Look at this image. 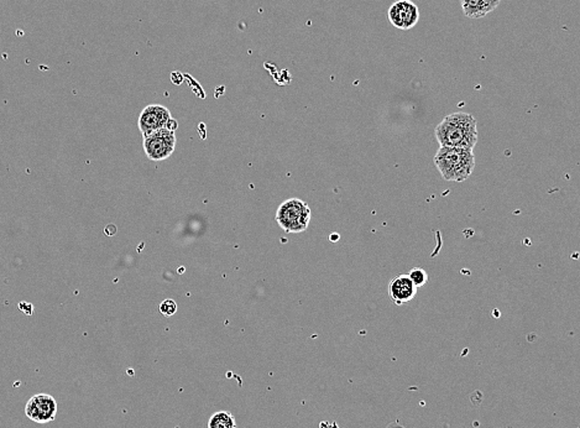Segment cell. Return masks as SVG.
I'll return each mask as SVG.
<instances>
[{"mask_svg":"<svg viewBox=\"0 0 580 428\" xmlns=\"http://www.w3.org/2000/svg\"><path fill=\"white\" fill-rule=\"evenodd\" d=\"M441 146L474 149L478 143V123L468 113H453L438 124L434 130Z\"/></svg>","mask_w":580,"mask_h":428,"instance_id":"1","label":"cell"},{"mask_svg":"<svg viewBox=\"0 0 580 428\" xmlns=\"http://www.w3.org/2000/svg\"><path fill=\"white\" fill-rule=\"evenodd\" d=\"M433 161L443 178L451 182L466 181L476 167V156L471 149L441 146Z\"/></svg>","mask_w":580,"mask_h":428,"instance_id":"2","label":"cell"},{"mask_svg":"<svg viewBox=\"0 0 580 428\" xmlns=\"http://www.w3.org/2000/svg\"><path fill=\"white\" fill-rule=\"evenodd\" d=\"M312 218L309 205L299 198H291L281 203L276 212V222L286 233L299 234L308 228Z\"/></svg>","mask_w":580,"mask_h":428,"instance_id":"3","label":"cell"},{"mask_svg":"<svg viewBox=\"0 0 580 428\" xmlns=\"http://www.w3.org/2000/svg\"><path fill=\"white\" fill-rule=\"evenodd\" d=\"M176 148V135L167 128H162L144 138V150L151 161H163L171 156Z\"/></svg>","mask_w":580,"mask_h":428,"instance_id":"4","label":"cell"},{"mask_svg":"<svg viewBox=\"0 0 580 428\" xmlns=\"http://www.w3.org/2000/svg\"><path fill=\"white\" fill-rule=\"evenodd\" d=\"M25 414L36 424L53 422L58 414V401L48 394H36L25 405Z\"/></svg>","mask_w":580,"mask_h":428,"instance_id":"5","label":"cell"},{"mask_svg":"<svg viewBox=\"0 0 580 428\" xmlns=\"http://www.w3.org/2000/svg\"><path fill=\"white\" fill-rule=\"evenodd\" d=\"M171 119V113L166 107L160 105H150L139 115L138 125L144 138L157 130L166 128V124Z\"/></svg>","mask_w":580,"mask_h":428,"instance_id":"6","label":"cell"},{"mask_svg":"<svg viewBox=\"0 0 580 428\" xmlns=\"http://www.w3.org/2000/svg\"><path fill=\"white\" fill-rule=\"evenodd\" d=\"M389 20L396 29L409 30L419 23V10L411 0H399L389 9Z\"/></svg>","mask_w":580,"mask_h":428,"instance_id":"7","label":"cell"},{"mask_svg":"<svg viewBox=\"0 0 580 428\" xmlns=\"http://www.w3.org/2000/svg\"><path fill=\"white\" fill-rule=\"evenodd\" d=\"M417 287L411 281L407 274H401L392 279L389 284V296L390 300L397 306L409 304L414 300L417 294Z\"/></svg>","mask_w":580,"mask_h":428,"instance_id":"8","label":"cell"},{"mask_svg":"<svg viewBox=\"0 0 580 428\" xmlns=\"http://www.w3.org/2000/svg\"><path fill=\"white\" fill-rule=\"evenodd\" d=\"M501 0H461L463 13L471 19H481L494 11Z\"/></svg>","mask_w":580,"mask_h":428,"instance_id":"9","label":"cell"},{"mask_svg":"<svg viewBox=\"0 0 580 428\" xmlns=\"http://www.w3.org/2000/svg\"><path fill=\"white\" fill-rule=\"evenodd\" d=\"M208 428H237V419L229 411H218L208 419Z\"/></svg>","mask_w":580,"mask_h":428,"instance_id":"10","label":"cell"},{"mask_svg":"<svg viewBox=\"0 0 580 428\" xmlns=\"http://www.w3.org/2000/svg\"><path fill=\"white\" fill-rule=\"evenodd\" d=\"M409 279L411 281L414 282V286L419 289V287H424L426 284H427L428 281V274L426 270L424 269H421V267H414L412 270H409Z\"/></svg>","mask_w":580,"mask_h":428,"instance_id":"11","label":"cell"},{"mask_svg":"<svg viewBox=\"0 0 580 428\" xmlns=\"http://www.w3.org/2000/svg\"><path fill=\"white\" fill-rule=\"evenodd\" d=\"M159 309H160V312H161L162 316H165V317H172L173 314H176V301L171 300V299L162 301L161 304H160V307H159Z\"/></svg>","mask_w":580,"mask_h":428,"instance_id":"12","label":"cell"},{"mask_svg":"<svg viewBox=\"0 0 580 428\" xmlns=\"http://www.w3.org/2000/svg\"><path fill=\"white\" fill-rule=\"evenodd\" d=\"M18 309L23 312V314H26V316H31L33 312V306L29 302H20L19 306H18Z\"/></svg>","mask_w":580,"mask_h":428,"instance_id":"13","label":"cell"},{"mask_svg":"<svg viewBox=\"0 0 580 428\" xmlns=\"http://www.w3.org/2000/svg\"><path fill=\"white\" fill-rule=\"evenodd\" d=\"M334 234H335V235H331V240H334V242H335V240H338V239H339V235H338L337 233Z\"/></svg>","mask_w":580,"mask_h":428,"instance_id":"14","label":"cell"}]
</instances>
